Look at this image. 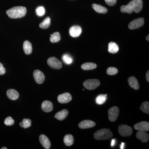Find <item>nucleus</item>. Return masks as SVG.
I'll list each match as a JSON object with an SVG mask.
<instances>
[{
	"instance_id": "obj_9",
	"label": "nucleus",
	"mask_w": 149,
	"mask_h": 149,
	"mask_svg": "<svg viewBox=\"0 0 149 149\" xmlns=\"http://www.w3.org/2000/svg\"><path fill=\"white\" fill-rule=\"evenodd\" d=\"M33 77L36 83L38 84L43 83L45 80V75L43 72L39 70H36L33 72Z\"/></svg>"
},
{
	"instance_id": "obj_6",
	"label": "nucleus",
	"mask_w": 149,
	"mask_h": 149,
	"mask_svg": "<svg viewBox=\"0 0 149 149\" xmlns=\"http://www.w3.org/2000/svg\"><path fill=\"white\" fill-rule=\"evenodd\" d=\"M47 63L52 68L54 69H60L62 67V64L59 60L55 57H52L48 59Z\"/></svg>"
},
{
	"instance_id": "obj_3",
	"label": "nucleus",
	"mask_w": 149,
	"mask_h": 149,
	"mask_svg": "<svg viewBox=\"0 0 149 149\" xmlns=\"http://www.w3.org/2000/svg\"><path fill=\"white\" fill-rule=\"evenodd\" d=\"M113 133L110 130L107 128L100 129L96 131L94 133V137L96 140H109L112 138Z\"/></svg>"
},
{
	"instance_id": "obj_38",
	"label": "nucleus",
	"mask_w": 149,
	"mask_h": 149,
	"mask_svg": "<svg viewBox=\"0 0 149 149\" xmlns=\"http://www.w3.org/2000/svg\"><path fill=\"white\" fill-rule=\"evenodd\" d=\"M124 145H125V144H124V143H121V146H120V149H124Z\"/></svg>"
},
{
	"instance_id": "obj_25",
	"label": "nucleus",
	"mask_w": 149,
	"mask_h": 149,
	"mask_svg": "<svg viewBox=\"0 0 149 149\" xmlns=\"http://www.w3.org/2000/svg\"><path fill=\"white\" fill-rule=\"evenodd\" d=\"M51 23V18L47 17L40 23V27L43 29H47L50 26Z\"/></svg>"
},
{
	"instance_id": "obj_14",
	"label": "nucleus",
	"mask_w": 149,
	"mask_h": 149,
	"mask_svg": "<svg viewBox=\"0 0 149 149\" xmlns=\"http://www.w3.org/2000/svg\"><path fill=\"white\" fill-rule=\"evenodd\" d=\"M40 143L42 144V146L46 149H49L50 148L51 144L50 141L47 137L45 135H40L39 138Z\"/></svg>"
},
{
	"instance_id": "obj_11",
	"label": "nucleus",
	"mask_w": 149,
	"mask_h": 149,
	"mask_svg": "<svg viewBox=\"0 0 149 149\" xmlns=\"http://www.w3.org/2000/svg\"><path fill=\"white\" fill-rule=\"evenodd\" d=\"M134 128L138 131H148L149 130V123L147 121H142L136 123L134 125Z\"/></svg>"
},
{
	"instance_id": "obj_22",
	"label": "nucleus",
	"mask_w": 149,
	"mask_h": 149,
	"mask_svg": "<svg viewBox=\"0 0 149 149\" xmlns=\"http://www.w3.org/2000/svg\"><path fill=\"white\" fill-rule=\"evenodd\" d=\"M74 137L70 134H67L63 139L64 143L67 146H72L74 143Z\"/></svg>"
},
{
	"instance_id": "obj_29",
	"label": "nucleus",
	"mask_w": 149,
	"mask_h": 149,
	"mask_svg": "<svg viewBox=\"0 0 149 149\" xmlns=\"http://www.w3.org/2000/svg\"><path fill=\"white\" fill-rule=\"evenodd\" d=\"M140 109L144 113L149 114V102H145L141 104Z\"/></svg>"
},
{
	"instance_id": "obj_30",
	"label": "nucleus",
	"mask_w": 149,
	"mask_h": 149,
	"mask_svg": "<svg viewBox=\"0 0 149 149\" xmlns=\"http://www.w3.org/2000/svg\"><path fill=\"white\" fill-rule=\"evenodd\" d=\"M107 74L110 75H113L117 74L118 72V70L113 67L108 68L107 70Z\"/></svg>"
},
{
	"instance_id": "obj_27",
	"label": "nucleus",
	"mask_w": 149,
	"mask_h": 149,
	"mask_svg": "<svg viewBox=\"0 0 149 149\" xmlns=\"http://www.w3.org/2000/svg\"><path fill=\"white\" fill-rule=\"evenodd\" d=\"M32 121L29 118H24L22 122L19 123V125L22 128H27L31 126Z\"/></svg>"
},
{
	"instance_id": "obj_33",
	"label": "nucleus",
	"mask_w": 149,
	"mask_h": 149,
	"mask_svg": "<svg viewBox=\"0 0 149 149\" xmlns=\"http://www.w3.org/2000/svg\"><path fill=\"white\" fill-rule=\"evenodd\" d=\"M4 124L8 126H11L14 124V120L10 116H8L4 120Z\"/></svg>"
},
{
	"instance_id": "obj_23",
	"label": "nucleus",
	"mask_w": 149,
	"mask_h": 149,
	"mask_svg": "<svg viewBox=\"0 0 149 149\" xmlns=\"http://www.w3.org/2000/svg\"><path fill=\"white\" fill-rule=\"evenodd\" d=\"M119 47L116 43L114 42H110L108 45V51L112 54H115L118 52Z\"/></svg>"
},
{
	"instance_id": "obj_13",
	"label": "nucleus",
	"mask_w": 149,
	"mask_h": 149,
	"mask_svg": "<svg viewBox=\"0 0 149 149\" xmlns=\"http://www.w3.org/2000/svg\"><path fill=\"white\" fill-rule=\"evenodd\" d=\"M96 125V123L92 120H83L78 124L79 128L81 129H87L93 128Z\"/></svg>"
},
{
	"instance_id": "obj_8",
	"label": "nucleus",
	"mask_w": 149,
	"mask_h": 149,
	"mask_svg": "<svg viewBox=\"0 0 149 149\" xmlns=\"http://www.w3.org/2000/svg\"><path fill=\"white\" fill-rule=\"evenodd\" d=\"M145 21L143 17L136 19L130 22L128 25V28L130 29H138L144 25Z\"/></svg>"
},
{
	"instance_id": "obj_21",
	"label": "nucleus",
	"mask_w": 149,
	"mask_h": 149,
	"mask_svg": "<svg viewBox=\"0 0 149 149\" xmlns=\"http://www.w3.org/2000/svg\"><path fill=\"white\" fill-rule=\"evenodd\" d=\"M23 49L24 53L27 55L32 53V45L29 41H25L23 43Z\"/></svg>"
},
{
	"instance_id": "obj_16",
	"label": "nucleus",
	"mask_w": 149,
	"mask_h": 149,
	"mask_svg": "<svg viewBox=\"0 0 149 149\" xmlns=\"http://www.w3.org/2000/svg\"><path fill=\"white\" fill-rule=\"evenodd\" d=\"M42 109L45 112H49L53 109L52 103L49 101L46 100L43 102L42 104Z\"/></svg>"
},
{
	"instance_id": "obj_12",
	"label": "nucleus",
	"mask_w": 149,
	"mask_h": 149,
	"mask_svg": "<svg viewBox=\"0 0 149 149\" xmlns=\"http://www.w3.org/2000/svg\"><path fill=\"white\" fill-rule=\"evenodd\" d=\"M82 28L78 25H74L70 27L69 29V34L72 37H79L82 33Z\"/></svg>"
},
{
	"instance_id": "obj_36",
	"label": "nucleus",
	"mask_w": 149,
	"mask_h": 149,
	"mask_svg": "<svg viewBox=\"0 0 149 149\" xmlns=\"http://www.w3.org/2000/svg\"><path fill=\"white\" fill-rule=\"evenodd\" d=\"M146 78L147 81L149 82V71L148 70L146 74Z\"/></svg>"
},
{
	"instance_id": "obj_40",
	"label": "nucleus",
	"mask_w": 149,
	"mask_h": 149,
	"mask_svg": "<svg viewBox=\"0 0 149 149\" xmlns=\"http://www.w3.org/2000/svg\"><path fill=\"white\" fill-rule=\"evenodd\" d=\"M1 149H7V148H6V147H3L2 148H1Z\"/></svg>"
},
{
	"instance_id": "obj_19",
	"label": "nucleus",
	"mask_w": 149,
	"mask_h": 149,
	"mask_svg": "<svg viewBox=\"0 0 149 149\" xmlns=\"http://www.w3.org/2000/svg\"><path fill=\"white\" fill-rule=\"evenodd\" d=\"M68 114V111L67 109H63L58 112L55 115V117L59 120H64Z\"/></svg>"
},
{
	"instance_id": "obj_15",
	"label": "nucleus",
	"mask_w": 149,
	"mask_h": 149,
	"mask_svg": "<svg viewBox=\"0 0 149 149\" xmlns=\"http://www.w3.org/2000/svg\"><path fill=\"white\" fill-rule=\"evenodd\" d=\"M136 136L137 139L141 140L142 143H147L149 141L148 134L145 131H138L136 133Z\"/></svg>"
},
{
	"instance_id": "obj_35",
	"label": "nucleus",
	"mask_w": 149,
	"mask_h": 149,
	"mask_svg": "<svg viewBox=\"0 0 149 149\" xmlns=\"http://www.w3.org/2000/svg\"><path fill=\"white\" fill-rule=\"evenodd\" d=\"M6 70L3 65L0 63V75H3L5 73Z\"/></svg>"
},
{
	"instance_id": "obj_37",
	"label": "nucleus",
	"mask_w": 149,
	"mask_h": 149,
	"mask_svg": "<svg viewBox=\"0 0 149 149\" xmlns=\"http://www.w3.org/2000/svg\"><path fill=\"white\" fill-rule=\"evenodd\" d=\"M115 143V141L114 139H113L112 140L111 143V146L112 147H113L114 146Z\"/></svg>"
},
{
	"instance_id": "obj_31",
	"label": "nucleus",
	"mask_w": 149,
	"mask_h": 149,
	"mask_svg": "<svg viewBox=\"0 0 149 149\" xmlns=\"http://www.w3.org/2000/svg\"><path fill=\"white\" fill-rule=\"evenodd\" d=\"M36 13L38 16H42L45 15V10L44 7L39 6L36 9Z\"/></svg>"
},
{
	"instance_id": "obj_26",
	"label": "nucleus",
	"mask_w": 149,
	"mask_h": 149,
	"mask_svg": "<svg viewBox=\"0 0 149 149\" xmlns=\"http://www.w3.org/2000/svg\"><path fill=\"white\" fill-rule=\"evenodd\" d=\"M61 39L60 34L59 32H55L51 35L50 40L51 42L54 43L59 42Z\"/></svg>"
},
{
	"instance_id": "obj_28",
	"label": "nucleus",
	"mask_w": 149,
	"mask_h": 149,
	"mask_svg": "<svg viewBox=\"0 0 149 149\" xmlns=\"http://www.w3.org/2000/svg\"><path fill=\"white\" fill-rule=\"evenodd\" d=\"M107 98V94L100 95L96 99V103L99 105L102 104L106 101Z\"/></svg>"
},
{
	"instance_id": "obj_4",
	"label": "nucleus",
	"mask_w": 149,
	"mask_h": 149,
	"mask_svg": "<svg viewBox=\"0 0 149 149\" xmlns=\"http://www.w3.org/2000/svg\"><path fill=\"white\" fill-rule=\"evenodd\" d=\"M84 88L88 90H93L98 88L100 82L97 79H89L84 81L83 83Z\"/></svg>"
},
{
	"instance_id": "obj_17",
	"label": "nucleus",
	"mask_w": 149,
	"mask_h": 149,
	"mask_svg": "<svg viewBox=\"0 0 149 149\" xmlns=\"http://www.w3.org/2000/svg\"><path fill=\"white\" fill-rule=\"evenodd\" d=\"M128 83L131 88L136 90H139L140 88V85L138 80L134 76H131L128 78Z\"/></svg>"
},
{
	"instance_id": "obj_32",
	"label": "nucleus",
	"mask_w": 149,
	"mask_h": 149,
	"mask_svg": "<svg viewBox=\"0 0 149 149\" xmlns=\"http://www.w3.org/2000/svg\"><path fill=\"white\" fill-rule=\"evenodd\" d=\"M63 59L64 62L68 64H71L72 62V58L68 54H64L63 56Z\"/></svg>"
},
{
	"instance_id": "obj_7",
	"label": "nucleus",
	"mask_w": 149,
	"mask_h": 149,
	"mask_svg": "<svg viewBox=\"0 0 149 149\" xmlns=\"http://www.w3.org/2000/svg\"><path fill=\"white\" fill-rule=\"evenodd\" d=\"M119 109L117 107H113L108 111L109 119L111 122H114L117 120L119 115Z\"/></svg>"
},
{
	"instance_id": "obj_10",
	"label": "nucleus",
	"mask_w": 149,
	"mask_h": 149,
	"mask_svg": "<svg viewBox=\"0 0 149 149\" xmlns=\"http://www.w3.org/2000/svg\"><path fill=\"white\" fill-rule=\"evenodd\" d=\"M71 95L68 93H65L59 95L57 97L58 101L60 103L66 104L72 100Z\"/></svg>"
},
{
	"instance_id": "obj_1",
	"label": "nucleus",
	"mask_w": 149,
	"mask_h": 149,
	"mask_svg": "<svg viewBox=\"0 0 149 149\" xmlns=\"http://www.w3.org/2000/svg\"><path fill=\"white\" fill-rule=\"evenodd\" d=\"M143 7V1L142 0H133L127 5L120 7L121 12L123 13L131 14L133 12L139 13L142 10Z\"/></svg>"
},
{
	"instance_id": "obj_5",
	"label": "nucleus",
	"mask_w": 149,
	"mask_h": 149,
	"mask_svg": "<svg viewBox=\"0 0 149 149\" xmlns=\"http://www.w3.org/2000/svg\"><path fill=\"white\" fill-rule=\"evenodd\" d=\"M118 133L123 137H128L131 136L133 132V128L128 125H120L118 128Z\"/></svg>"
},
{
	"instance_id": "obj_34",
	"label": "nucleus",
	"mask_w": 149,
	"mask_h": 149,
	"mask_svg": "<svg viewBox=\"0 0 149 149\" xmlns=\"http://www.w3.org/2000/svg\"><path fill=\"white\" fill-rule=\"evenodd\" d=\"M104 1L107 4L110 6L115 5L117 2V0H104Z\"/></svg>"
},
{
	"instance_id": "obj_2",
	"label": "nucleus",
	"mask_w": 149,
	"mask_h": 149,
	"mask_svg": "<svg viewBox=\"0 0 149 149\" xmlns=\"http://www.w3.org/2000/svg\"><path fill=\"white\" fill-rule=\"evenodd\" d=\"M27 9L23 6H16L7 10L6 14L10 18H20L25 16Z\"/></svg>"
},
{
	"instance_id": "obj_20",
	"label": "nucleus",
	"mask_w": 149,
	"mask_h": 149,
	"mask_svg": "<svg viewBox=\"0 0 149 149\" xmlns=\"http://www.w3.org/2000/svg\"><path fill=\"white\" fill-rule=\"evenodd\" d=\"M92 7L96 12L99 13L106 14L108 12V9L105 7L100 5L94 3L92 5Z\"/></svg>"
},
{
	"instance_id": "obj_24",
	"label": "nucleus",
	"mask_w": 149,
	"mask_h": 149,
	"mask_svg": "<svg viewBox=\"0 0 149 149\" xmlns=\"http://www.w3.org/2000/svg\"><path fill=\"white\" fill-rule=\"evenodd\" d=\"M97 66V65L95 63L89 62L83 63L81 65V67L84 70H88L95 69Z\"/></svg>"
},
{
	"instance_id": "obj_39",
	"label": "nucleus",
	"mask_w": 149,
	"mask_h": 149,
	"mask_svg": "<svg viewBox=\"0 0 149 149\" xmlns=\"http://www.w3.org/2000/svg\"><path fill=\"white\" fill-rule=\"evenodd\" d=\"M146 40L147 41H149V35H148V36H147L146 37Z\"/></svg>"
},
{
	"instance_id": "obj_18",
	"label": "nucleus",
	"mask_w": 149,
	"mask_h": 149,
	"mask_svg": "<svg viewBox=\"0 0 149 149\" xmlns=\"http://www.w3.org/2000/svg\"><path fill=\"white\" fill-rule=\"evenodd\" d=\"M7 96L12 100H15L18 99L19 94L17 91L14 89H9L6 93Z\"/></svg>"
}]
</instances>
